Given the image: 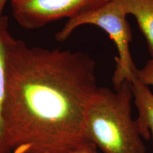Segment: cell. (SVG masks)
<instances>
[{
    "mask_svg": "<svg viewBox=\"0 0 153 153\" xmlns=\"http://www.w3.org/2000/svg\"><path fill=\"white\" fill-rule=\"evenodd\" d=\"M8 0H0V16H2L3 11L4 9V7Z\"/></svg>",
    "mask_w": 153,
    "mask_h": 153,
    "instance_id": "30bf717a",
    "label": "cell"
},
{
    "mask_svg": "<svg viewBox=\"0 0 153 153\" xmlns=\"http://www.w3.org/2000/svg\"><path fill=\"white\" fill-rule=\"evenodd\" d=\"M110 0H11V14L21 27L33 30L61 19L74 18Z\"/></svg>",
    "mask_w": 153,
    "mask_h": 153,
    "instance_id": "277c9868",
    "label": "cell"
},
{
    "mask_svg": "<svg viewBox=\"0 0 153 153\" xmlns=\"http://www.w3.org/2000/svg\"><path fill=\"white\" fill-rule=\"evenodd\" d=\"M126 15L135 17L153 59V0H116Z\"/></svg>",
    "mask_w": 153,
    "mask_h": 153,
    "instance_id": "52a82bcc",
    "label": "cell"
},
{
    "mask_svg": "<svg viewBox=\"0 0 153 153\" xmlns=\"http://www.w3.org/2000/svg\"><path fill=\"white\" fill-rule=\"evenodd\" d=\"M126 16L116 0H110L99 8L68 19L55 35L57 41L63 42L76 28L84 25H94L106 31L116 44L118 53V56L115 57L116 65L112 77L114 89L126 80L129 82L137 69L130 50L132 32Z\"/></svg>",
    "mask_w": 153,
    "mask_h": 153,
    "instance_id": "3957f363",
    "label": "cell"
},
{
    "mask_svg": "<svg viewBox=\"0 0 153 153\" xmlns=\"http://www.w3.org/2000/svg\"><path fill=\"white\" fill-rule=\"evenodd\" d=\"M11 33L9 29L8 18L0 16V153H11L8 137L3 120V108L6 94V60L7 43Z\"/></svg>",
    "mask_w": 153,
    "mask_h": 153,
    "instance_id": "8992f818",
    "label": "cell"
},
{
    "mask_svg": "<svg viewBox=\"0 0 153 153\" xmlns=\"http://www.w3.org/2000/svg\"><path fill=\"white\" fill-rule=\"evenodd\" d=\"M6 79L3 120L11 153H72L91 144L86 122L99 87L90 55L32 46L11 34Z\"/></svg>",
    "mask_w": 153,
    "mask_h": 153,
    "instance_id": "6da1fadb",
    "label": "cell"
},
{
    "mask_svg": "<svg viewBox=\"0 0 153 153\" xmlns=\"http://www.w3.org/2000/svg\"><path fill=\"white\" fill-rule=\"evenodd\" d=\"M135 75L141 83L146 86H153V59L148 60L143 68L136 69Z\"/></svg>",
    "mask_w": 153,
    "mask_h": 153,
    "instance_id": "ba28073f",
    "label": "cell"
},
{
    "mask_svg": "<svg viewBox=\"0 0 153 153\" xmlns=\"http://www.w3.org/2000/svg\"><path fill=\"white\" fill-rule=\"evenodd\" d=\"M131 83L117 89L99 87L87 111L86 135L104 153H146L136 120L132 116Z\"/></svg>",
    "mask_w": 153,
    "mask_h": 153,
    "instance_id": "7a4b0ae2",
    "label": "cell"
},
{
    "mask_svg": "<svg viewBox=\"0 0 153 153\" xmlns=\"http://www.w3.org/2000/svg\"><path fill=\"white\" fill-rule=\"evenodd\" d=\"M72 153H97V146L93 143H91V144L87 145L85 148L80 149V150Z\"/></svg>",
    "mask_w": 153,
    "mask_h": 153,
    "instance_id": "9c48e42d",
    "label": "cell"
},
{
    "mask_svg": "<svg viewBox=\"0 0 153 153\" xmlns=\"http://www.w3.org/2000/svg\"><path fill=\"white\" fill-rule=\"evenodd\" d=\"M133 100L138 110L136 123L142 137L149 140L150 134L153 140V94L148 86L137 79L135 74L129 81Z\"/></svg>",
    "mask_w": 153,
    "mask_h": 153,
    "instance_id": "5b68a950",
    "label": "cell"
}]
</instances>
